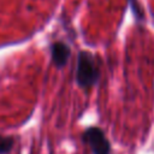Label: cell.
Segmentation results:
<instances>
[{"instance_id": "cell-1", "label": "cell", "mask_w": 154, "mask_h": 154, "mask_svg": "<svg viewBox=\"0 0 154 154\" xmlns=\"http://www.w3.org/2000/svg\"><path fill=\"white\" fill-rule=\"evenodd\" d=\"M100 71L96 65V60L90 52L82 51L77 58L76 66V81L81 88L89 89L99 79Z\"/></svg>"}, {"instance_id": "cell-4", "label": "cell", "mask_w": 154, "mask_h": 154, "mask_svg": "<svg viewBox=\"0 0 154 154\" xmlns=\"http://www.w3.org/2000/svg\"><path fill=\"white\" fill-rule=\"evenodd\" d=\"M13 147V138L8 136H0V154H7Z\"/></svg>"}, {"instance_id": "cell-2", "label": "cell", "mask_w": 154, "mask_h": 154, "mask_svg": "<svg viewBox=\"0 0 154 154\" xmlns=\"http://www.w3.org/2000/svg\"><path fill=\"white\" fill-rule=\"evenodd\" d=\"M83 141L88 144L93 152V154H109L111 146L109 142L103 134V131L96 126L88 128L83 134Z\"/></svg>"}, {"instance_id": "cell-3", "label": "cell", "mask_w": 154, "mask_h": 154, "mask_svg": "<svg viewBox=\"0 0 154 154\" xmlns=\"http://www.w3.org/2000/svg\"><path fill=\"white\" fill-rule=\"evenodd\" d=\"M52 60L57 67H64L70 57V48L64 42H54L51 46Z\"/></svg>"}, {"instance_id": "cell-5", "label": "cell", "mask_w": 154, "mask_h": 154, "mask_svg": "<svg viewBox=\"0 0 154 154\" xmlns=\"http://www.w3.org/2000/svg\"><path fill=\"white\" fill-rule=\"evenodd\" d=\"M129 1H130V4H131V7H132V11H134L135 16H136L137 18H141V17H142V10H141V7H140L137 0H129Z\"/></svg>"}]
</instances>
